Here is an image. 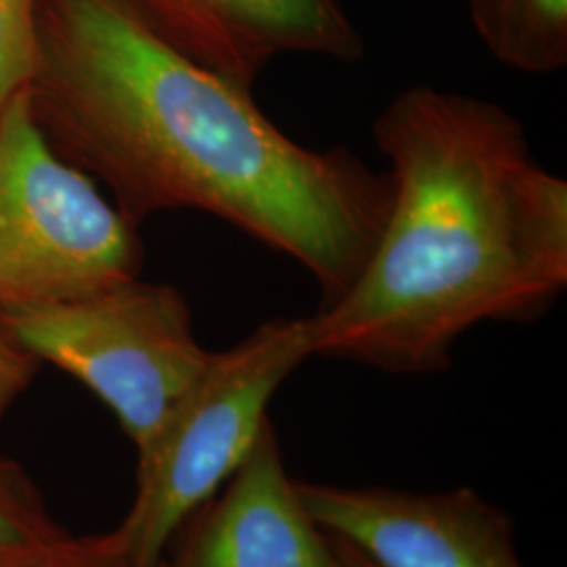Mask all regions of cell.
Listing matches in <instances>:
<instances>
[{"label": "cell", "instance_id": "10", "mask_svg": "<svg viewBox=\"0 0 567 567\" xmlns=\"http://www.w3.org/2000/svg\"><path fill=\"white\" fill-rule=\"evenodd\" d=\"M68 538L20 466L0 456V567H23Z\"/></svg>", "mask_w": 567, "mask_h": 567}, {"label": "cell", "instance_id": "7", "mask_svg": "<svg viewBox=\"0 0 567 567\" xmlns=\"http://www.w3.org/2000/svg\"><path fill=\"white\" fill-rule=\"evenodd\" d=\"M189 60L252 91L282 55L355 61L364 41L341 0H114Z\"/></svg>", "mask_w": 567, "mask_h": 567}, {"label": "cell", "instance_id": "8", "mask_svg": "<svg viewBox=\"0 0 567 567\" xmlns=\"http://www.w3.org/2000/svg\"><path fill=\"white\" fill-rule=\"evenodd\" d=\"M182 532L171 567H347L288 477L271 421Z\"/></svg>", "mask_w": 567, "mask_h": 567}, {"label": "cell", "instance_id": "3", "mask_svg": "<svg viewBox=\"0 0 567 567\" xmlns=\"http://www.w3.org/2000/svg\"><path fill=\"white\" fill-rule=\"evenodd\" d=\"M313 358L307 318H276L213 351L156 437L137 452V492L112 532L133 567H163L171 543L252 452L284 381Z\"/></svg>", "mask_w": 567, "mask_h": 567}, {"label": "cell", "instance_id": "9", "mask_svg": "<svg viewBox=\"0 0 567 567\" xmlns=\"http://www.w3.org/2000/svg\"><path fill=\"white\" fill-rule=\"evenodd\" d=\"M494 60L547 76L567 65V0H465Z\"/></svg>", "mask_w": 567, "mask_h": 567}, {"label": "cell", "instance_id": "14", "mask_svg": "<svg viewBox=\"0 0 567 567\" xmlns=\"http://www.w3.org/2000/svg\"><path fill=\"white\" fill-rule=\"evenodd\" d=\"M330 536V534H328ZM332 540H334V545L339 548V555H341V559L344 561V566L347 567H374L370 561H365L364 557L355 550V548L349 547V545H344L343 540H339V538H334V536H330Z\"/></svg>", "mask_w": 567, "mask_h": 567}, {"label": "cell", "instance_id": "2", "mask_svg": "<svg viewBox=\"0 0 567 567\" xmlns=\"http://www.w3.org/2000/svg\"><path fill=\"white\" fill-rule=\"evenodd\" d=\"M391 164L381 234L309 316L311 353L395 374L444 370L484 322H532L567 288V182L505 107L412 86L374 121Z\"/></svg>", "mask_w": 567, "mask_h": 567}, {"label": "cell", "instance_id": "4", "mask_svg": "<svg viewBox=\"0 0 567 567\" xmlns=\"http://www.w3.org/2000/svg\"><path fill=\"white\" fill-rule=\"evenodd\" d=\"M0 328L34 362L58 365L91 389L142 452L213 351L196 339L179 290L135 278L81 297L2 305Z\"/></svg>", "mask_w": 567, "mask_h": 567}, {"label": "cell", "instance_id": "1", "mask_svg": "<svg viewBox=\"0 0 567 567\" xmlns=\"http://www.w3.org/2000/svg\"><path fill=\"white\" fill-rule=\"evenodd\" d=\"M44 103L133 221L200 210L303 265L332 303L355 280L389 204L386 173L344 147L292 142L250 91L189 60L114 0H55L41 42Z\"/></svg>", "mask_w": 567, "mask_h": 567}, {"label": "cell", "instance_id": "6", "mask_svg": "<svg viewBox=\"0 0 567 567\" xmlns=\"http://www.w3.org/2000/svg\"><path fill=\"white\" fill-rule=\"evenodd\" d=\"M326 534L374 567H526L501 508L468 487L414 494L297 482Z\"/></svg>", "mask_w": 567, "mask_h": 567}, {"label": "cell", "instance_id": "11", "mask_svg": "<svg viewBox=\"0 0 567 567\" xmlns=\"http://www.w3.org/2000/svg\"><path fill=\"white\" fill-rule=\"evenodd\" d=\"M39 68L37 0H0V110L34 84Z\"/></svg>", "mask_w": 567, "mask_h": 567}, {"label": "cell", "instance_id": "5", "mask_svg": "<svg viewBox=\"0 0 567 567\" xmlns=\"http://www.w3.org/2000/svg\"><path fill=\"white\" fill-rule=\"evenodd\" d=\"M135 221L47 142L30 89L0 110V307L81 297L135 278Z\"/></svg>", "mask_w": 567, "mask_h": 567}, {"label": "cell", "instance_id": "12", "mask_svg": "<svg viewBox=\"0 0 567 567\" xmlns=\"http://www.w3.org/2000/svg\"><path fill=\"white\" fill-rule=\"evenodd\" d=\"M23 567H133L110 534L68 538L53 550Z\"/></svg>", "mask_w": 567, "mask_h": 567}, {"label": "cell", "instance_id": "13", "mask_svg": "<svg viewBox=\"0 0 567 567\" xmlns=\"http://www.w3.org/2000/svg\"><path fill=\"white\" fill-rule=\"evenodd\" d=\"M34 374V360L0 328V414L20 398Z\"/></svg>", "mask_w": 567, "mask_h": 567}]
</instances>
